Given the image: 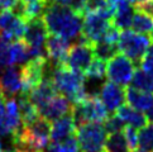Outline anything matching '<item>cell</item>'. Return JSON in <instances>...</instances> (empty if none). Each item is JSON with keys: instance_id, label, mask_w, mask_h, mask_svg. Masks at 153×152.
Here are the masks:
<instances>
[{"instance_id": "cell-1", "label": "cell", "mask_w": 153, "mask_h": 152, "mask_svg": "<svg viewBox=\"0 0 153 152\" xmlns=\"http://www.w3.org/2000/svg\"><path fill=\"white\" fill-rule=\"evenodd\" d=\"M42 19L51 34L63 37L68 41H76V38L81 34L82 31V15L57 3L47 4Z\"/></svg>"}, {"instance_id": "cell-2", "label": "cell", "mask_w": 153, "mask_h": 152, "mask_svg": "<svg viewBox=\"0 0 153 152\" xmlns=\"http://www.w3.org/2000/svg\"><path fill=\"white\" fill-rule=\"evenodd\" d=\"M51 79L56 90L65 95L74 104H77L89 96L86 91L84 74L74 71L65 63L53 66Z\"/></svg>"}, {"instance_id": "cell-3", "label": "cell", "mask_w": 153, "mask_h": 152, "mask_svg": "<svg viewBox=\"0 0 153 152\" xmlns=\"http://www.w3.org/2000/svg\"><path fill=\"white\" fill-rule=\"evenodd\" d=\"M72 117L76 126L85 123H101L109 117V112L102 104L99 95L87 96L72 107Z\"/></svg>"}, {"instance_id": "cell-4", "label": "cell", "mask_w": 153, "mask_h": 152, "mask_svg": "<svg viewBox=\"0 0 153 152\" xmlns=\"http://www.w3.org/2000/svg\"><path fill=\"white\" fill-rule=\"evenodd\" d=\"M151 45V38L146 34L135 33L134 31H122L118 39V48L124 56L139 66L142 57L144 56L147 48Z\"/></svg>"}, {"instance_id": "cell-5", "label": "cell", "mask_w": 153, "mask_h": 152, "mask_svg": "<svg viewBox=\"0 0 153 152\" xmlns=\"http://www.w3.org/2000/svg\"><path fill=\"white\" fill-rule=\"evenodd\" d=\"M48 31L42 18H34L25 22V31L23 41L29 46L30 60L37 57H47L46 39Z\"/></svg>"}, {"instance_id": "cell-6", "label": "cell", "mask_w": 153, "mask_h": 152, "mask_svg": "<svg viewBox=\"0 0 153 152\" xmlns=\"http://www.w3.org/2000/svg\"><path fill=\"white\" fill-rule=\"evenodd\" d=\"M76 138L80 152H101L106 139V131L101 123H85L77 127Z\"/></svg>"}, {"instance_id": "cell-7", "label": "cell", "mask_w": 153, "mask_h": 152, "mask_svg": "<svg viewBox=\"0 0 153 152\" xmlns=\"http://www.w3.org/2000/svg\"><path fill=\"white\" fill-rule=\"evenodd\" d=\"M135 72V65L132 60H129L123 53H117L108 61L106 65V76L111 83L125 86L130 83Z\"/></svg>"}, {"instance_id": "cell-8", "label": "cell", "mask_w": 153, "mask_h": 152, "mask_svg": "<svg viewBox=\"0 0 153 152\" xmlns=\"http://www.w3.org/2000/svg\"><path fill=\"white\" fill-rule=\"evenodd\" d=\"M95 55L91 45L84 43H75L70 47L67 57L65 60V65L74 71L85 74L91 62L94 61Z\"/></svg>"}, {"instance_id": "cell-9", "label": "cell", "mask_w": 153, "mask_h": 152, "mask_svg": "<svg viewBox=\"0 0 153 152\" xmlns=\"http://www.w3.org/2000/svg\"><path fill=\"white\" fill-rule=\"evenodd\" d=\"M113 25L111 20L102 18L101 15L96 13H87L85 14L84 24H82V34L91 45H94L95 42L101 41L104 36L106 34V32L110 29Z\"/></svg>"}, {"instance_id": "cell-10", "label": "cell", "mask_w": 153, "mask_h": 152, "mask_svg": "<svg viewBox=\"0 0 153 152\" xmlns=\"http://www.w3.org/2000/svg\"><path fill=\"white\" fill-rule=\"evenodd\" d=\"M0 29L4 37L10 41H18L23 38L25 31V20L15 14L13 10H1L0 12Z\"/></svg>"}, {"instance_id": "cell-11", "label": "cell", "mask_w": 153, "mask_h": 152, "mask_svg": "<svg viewBox=\"0 0 153 152\" xmlns=\"http://www.w3.org/2000/svg\"><path fill=\"white\" fill-rule=\"evenodd\" d=\"M22 124L18 101L14 98L5 100V112L0 115V137H7L19 129Z\"/></svg>"}, {"instance_id": "cell-12", "label": "cell", "mask_w": 153, "mask_h": 152, "mask_svg": "<svg viewBox=\"0 0 153 152\" xmlns=\"http://www.w3.org/2000/svg\"><path fill=\"white\" fill-rule=\"evenodd\" d=\"M0 84H1V93L5 99L14 98L23 88L22 80V69L15 66H8L0 70Z\"/></svg>"}, {"instance_id": "cell-13", "label": "cell", "mask_w": 153, "mask_h": 152, "mask_svg": "<svg viewBox=\"0 0 153 152\" xmlns=\"http://www.w3.org/2000/svg\"><path fill=\"white\" fill-rule=\"evenodd\" d=\"M71 110H72L71 101L62 94L61 95L56 94L46 104H43L41 108H38V113L41 114V117L50 122L57 121L58 118L71 113Z\"/></svg>"}, {"instance_id": "cell-14", "label": "cell", "mask_w": 153, "mask_h": 152, "mask_svg": "<svg viewBox=\"0 0 153 152\" xmlns=\"http://www.w3.org/2000/svg\"><path fill=\"white\" fill-rule=\"evenodd\" d=\"M99 98L109 113H115L118 108L124 104L125 89L111 81H106L100 88Z\"/></svg>"}, {"instance_id": "cell-15", "label": "cell", "mask_w": 153, "mask_h": 152, "mask_svg": "<svg viewBox=\"0 0 153 152\" xmlns=\"http://www.w3.org/2000/svg\"><path fill=\"white\" fill-rule=\"evenodd\" d=\"M70 41L63 37L56 34H51L46 39V52L48 60L56 66V65L65 63V60L67 57L70 51Z\"/></svg>"}, {"instance_id": "cell-16", "label": "cell", "mask_w": 153, "mask_h": 152, "mask_svg": "<svg viewBox=\"0 0 153 152\" xmlns=\"http://www.w3.org/2000/svg\"><path fill=\"white\" fill-rule=\"evenodd\" d=\"M76 131V123L72 117V110L71 113L66 114L57 121H54L52 124V131H51V142H57L62 141L70 136L75 134Z\"/></svg>"}, {"instance_id": "cell-17", "label": "cell", "mask_w": 153, "mask_h": 152, "mask_svg": "<svg viewBox=\"0 0 153 152\" xmlns=\"http://www.w3.org/2000/svg\"><path fill=\"white\" fill-rule=\"evenodd\" d=\"M125 100L128 101L129 107L139 112H148L153 108V94L139 91L132 86L125 88Z\"/></svg>"}, {"instance_id": "cell-18", "label": "cell", "mask_w": 153, "mask_h": 152, "mask_svg": "<svg viewBox=\"0 0 153 152\" xmlns=\"http://www.w3.org/2000/svg\"><path fill=\"white\" fill-rule=\"evenodd\" d=\"M56 91L57 90L54 88L52 79L46 77V79H43V81L39 85L36 86V88L28 94V98L38 109V108H41L43 104H46L51 98H53L56 95Z\"/></svg>"}, {"instance_id": "cell-19", "label": "cell", "mask_w": 153, "mask_h": 152, "mask_svg": "<svg viewBox=\"0 0 153 152\" xmlns=\"http://www.w3.org/2000/svg\"><path fill=\"white\" fill-rule=\"evenodd\" d=\"M134 8L130 1H125L119 4L115 8V14L113 17V25L119 31H127L132 27V22L134 17Z\"/></svg>"}, {"instance_id": "cell-20", "label": "cell", "mask_w": 153, "mask_h": 152, "mask_svg": "<svg viewBox=\"0 0 153 152\" xmlns=\"http://www.w3.org/2000/svg\"><path fill=\"white\" fill-rule=\"evenodd\" d=\"M117 115L122 119L124 123H128L130 127L133 128H143L147 123H148V119H147L146 114H143V112L135 110L134 108L129 107V105H122L117 109Z\"/></svg>"}, {"instance_id": "cell-21", "label": "cell", "mask_w": 153, "mask_h": 152, "mask_svg": "<svg viewBox=\"0 0 153 152\" xmlns=\"http://www.w3.org/2000/svg\"><path fill=\"white\" fill-rule=\"evenodd\" d=\"M17 101L19 108V117L23 126H28V124L33 123L36 119L39 118V113H38L37 107L29 100L28 95L20 94Z\"/></svg>"}, {"instance_id": "cell-22", "label": "cell", "mask_w": 153, "mask_h": 152, "mask_svg": "<svg viewBox=\"0 0 153 152\" xmlns=\"http://www.w3.org/2000/svg\"><path fill=\"white\" fill-rule=\"evenodd\" d=\"M130 83H132L130 86L137 90L144 91V93H153V79L151 74L148 71H144L143 69H137Z\"/></svg>"}, {"instance_id": "cell-23", "label": "cell", "mask_w": 153, "mask_h": 152, "mask_svg": "<svg viewBox=\"0 0 153 152\" xmlns=\"http://www.w3.org/2000/svg\"><path fill=\"white\" fill-rule=\"evenodd\" d=\"M104 152H130L123 132L113 133L105 139Z\"/></svg>"}, {"instance_id": "cell-24", "label": "cell", "mask_w": 153, "mask_h": 152, "mask_svg": "<svg viewBox=\"0 0 153 152\" xmlns=\"http://www.w3.org/2000/svg\"><path fill=\"white\" fill-rule=\"evenodd\" d=\"M95 58L102 60V61H109L111 57H114L118 53V43H110L106 41H97L92 45Z\"/></svg>"}, {"instance_id": "cell-25", "label": "cell", "mask_w": 153, "mask_h": 152, "mask_svg": "<svg viewBox=\"0 0 153 152\" xmlns=\"http://www.w3.org/2000/svg\"><path fill=\"white\" fill-rule=\"evenodd\" d=\"M12 58H13V65H25L30 60L29 46L22 39L13 41L12 42Z\"/></svg>"}, {"instance_id": "cell-26", "label": "cell", "mask_w": 153, "mask_h": 152, "mask_svg": "<svg viewBox=\"0 0 153 152\" xmlns=\"http://www.w3.org/2000/svg\"><path fill=\"white\" fill-rule=\"evenodd\" d=\"M48 152H80L79 142L76 136L72 134L70 137L65 138L57 142H51L47 146Z\"/></svg>"}, {"instance_id": "cell-27", "label": "cell", "mask_w": 153, "mask_h": 152, "mask_svg": "<svg viewBox=\"0 0 153 152\" xmlns=\"http://www.w3.org/2000/svg\"><path fill=\"white\" fill-rule=\"evenodd\" d=\"M130 28H133L132 31H134L135 33L148 34L153 31V19L147 17L146 14L135 10L134 17H133V22H132V27H130Z\"/></svg>"}, {"instance_id": "cell-28", "label": "cell", "mask_w": 153, "mask_h": 152, "mask_svg": "<svg viewBox=\"0 0 153 152\" xmlns=\"http://www.w3.org/2000/svg\"><path fill=\"white\" fill-rule=\"evenodd\" d=\"M86 77L90 79L91 81H101L106 75V65L105 61L99 58H94V61L91 62L89 69L86 70Z\"/></svg>"}, {"instance_id": "cell-29", "label": "cell", "mask_w": 153, "mask_h": 152, "mask_svg": "<svg viewBox=\"0 0 153 152\" xmlns=\"http://www.w3.org/2000/svg\"><path fill=\"white\" fill-rule=\"evenodd\" d=\"M138 146L148 152H153V123H147L138 133Z\"/></svg>"}, {"instance_id": "cell-30", "label": "cell", "mask_w": 153, "mask_h": 152, "mask_svg": "<svg viewBox=\"0 0 153 152\" xmlns=\"http://www.w3.org/2000/svg\"><path fill=\"white\" fill-rule=\"evenodd\" d=\"M8 66H13L12 41L4 36H0V70Z\"/></svg>"}, {"instance_id": "cell-31", "label": "cell", "mask_w": 153, "mask_h": 152, "mask_svg": "<svg viewBox=\"0 0 153 152\" xmlns=\"http://www.w3.org/2000/svg\"><path fill=\"white\" fill-rule=\"evenodd\" d=\"M124 122L120 119L117 114L115 115H111V117H108L105 119V122H104V128H105L106 133H118V132H122L124 129Z\"/></svg>"}, {"instance_id": "cell-32", "label": "cell", "mask_w": 153, "mask_h": 152, "mask_svg": "<svg viewBox=\"0 0 153 152\" xmlns=\"http://www.w3.org/2000/svg\"><path fill=\"white\" fill-rule=\"evenodd\" d=\"M123 133H124L125 139H127V143L129 146L130 152H133L134 150H137V147H138V133H137L135 128L130 127V126H127V127H124Z\"/></svg>"}, {"instance_id": "cell-33", "label": "cell", "mask_w": 153, "mask_h": 152, "mask_svg": "<svg viewBox=\"0 0 153 152\" xmlns=\"http://www.w3.org/2000/svg\"><path fill=\"white\" fill-rule=\"evenodd\" d=\"M139 67L143 69L144 71H148V72L153 69V43H151L149 47L147 48L144 56L140 60Z\"/></svg>"}, {"instance_id": "cell-34", "label": "cell", "mask_w": 153, "mask_h": 152, "mask_svg": "<svg viewBox=\"0 0 153 152\" xmlns=\"http://www.w3.org/2000/svg\"><path fill=\"white\" fill-rule=\"evenodd\" d=\"M134 9L137 10V12L143 13V14L147 15V17L153 19V0H146V1L135 4Z\"/></svg>"}, {"instance_id": "cell-35", "label": "cell", "mask_w": 153, "mask_h": 152, "mask_svg": "<svg viewBox=\"0 0 153 152\" xmlns=\"http://www.w3.org/2000/svg\"><path fill=\"white\" fill-rule=\"evenodd\" d=\"M19 0H0V9L1 10H12Z\"/></svg>"}, {"instance_id": "cell-36", "label": "cell", "mask_w": 153, "mask_h": 152, "mask_svg": "<svg viewBox=\"0 0 153 152\" xmlns=\"http://www.w3.org/2000/svg\"><path fill=\"white\" fill-rule=\"evenodd\" d=\"M5 98L3 96V95H0V115L5 112Z\"/></svg>"}, {"instance_id": "cell-37", "label": "cell", "mask_w": 153, "mask_h": 152, "mask_svg": "<svg viewBox=\"0 0 153 152\" xmlns=\"http://www.w3.org/2000/svg\"><path fill=\"white\" fill-rule=\"evenodd\" d=\"M146 117H147V119H148L149 122H152V123H153V108H151V109H149L148 112H147Z\"/></svg>"}, {"instance_id": "cell-38", "label": "cell", "mask_w": 153, "mask_h": 152, "mask_svg": "<svg viewBox=\"0 0 153 152\" xmlns=\"http://www.w3.org/2000/svg\"><path fill=\"white\" fill-rule=\"evenodd\" d=\"M22 3H24V4H27V3H34V1H39V0H20Z\"/></svg>"}, {"instance_id": "cell-39", "label": "cell", "mask_w": 153, "mask_h": 152, "mask_svg": "<svg viewBox=\"0 0 153 152\" xmlns=\"http://www.w3.org/2000/svg\"><path fill=\"white\" fill-rule=\"evenodd\" d=\"M142 1H146V0H130V3H134V4H138V3H142Z\"/></svg>"}, {"instance_id": "cell-40", "label": "cell", "mask_w": 153, "mask_h": 152, "mask_svg": "<svg viewBox=\"0 0 153 152\" xmlns=\"http://www.w3.org/2000/svg\"><path fill=\"white\" fill-rule=\"evenodd\" d=\"M45 1H46L47 4H52V3H56L57 0H45Z\"/></svg>"}, {"instance_id": "cell-41", "label": "cell", "mask_w": 153, "mask_h": 152, "mask_svg": "<svg viewBox=\"0 0 153 152\" xmlns=\"http://www.w3.org/2000/svg\"><path fill=\"white\" fill-rule=\"evenodd\" d=\"M149 38H151V41H152V42H153V31H152V32H151V37H149Z\"/></svg>"}, {"instance_id": "cell-42", "label": "cell", "mask_w": 153, "mask_h": 152, "mask_svg": "<svg viewBox=\"0 0 153 152\" xmlns=\"http://www.w3.org/2000/svg\"><path fill=\"white\" fill-rule=\"evenodd\" d=\"M4 150H3V145H1V142H0V152H3Z\"/></svg>"}, {"instance_id": "cell-43", "label": "cell", "mask_w": 153, "mask_h": 152, "mask_svg": "<svg viewBox=\"0 0 153 152\" xmlns=\"http://www.w3.org/2000/svg\"><path fill=\"white\" fill-rule=\"evenodd\" d=\"M149 74H151V76H152V79H153V69H152L151 71H149Z\"/></svg>"}, {"instance_id": "cell-44", "label": "cell", "mask_w": 153, "mask_h": 152, "mask_svg": "<svg viewBox=\"0 0 153 152\" xmlns=\"http://www.w3.org/2000/svg\"><path fill=\"white\" fill-rule=\"evenodd\" d=\"M0 95H3V93H1V84H0Z\"/></svg>"}, {"instance_id": "cell-45", "label": "cell", "mask_w": 153, "mask_h": 152, "mask_svg": "<svg viewBox=\"0 0 153 152\" xmlns=\"http://www.w3.org/2000/svg\"><path fill=\"white\" fill-rule=\"evenodd\" d=\"M0 12H1V9H0Z\"/></svg>"}, {"instance_id": "cell-46", "label": "cell", "mask_w": 153, "mask_h": 152, "mask_svg": "<svg viewBox=\"0 0 153 152\" xmlns=\"http://www.w3.org/2000/svg\"><path fill=\"white\" fill-rule=\"evenodd\" d=\"M101 152H104V151H101Z\"/></svg>"}]
</instances>
